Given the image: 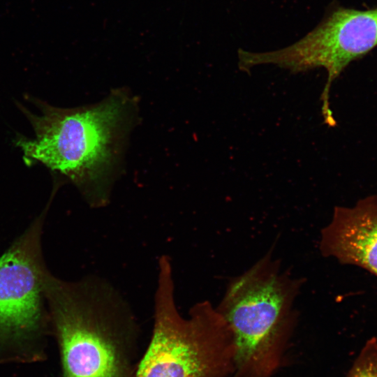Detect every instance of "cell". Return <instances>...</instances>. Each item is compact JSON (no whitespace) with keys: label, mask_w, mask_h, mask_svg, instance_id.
Instances as JSON below:
<instances>
[{"label":"cell","mask_w":377,"mask_h":377,"mask_svg":"<svg viewBox=\"0 0 377 377\" xmlns=\"http://www.w3.org/2000/svg\"><path fill=\"white\" fill-rule=\"evenodd\" d=\"M272 253L231 280L216 307L233 337L232 377H272L296 325L302 280L283 269Z\"/></svg>","instance_id":"cell-3"},{"label":"cell","mask_w":377,"mask_h":377,"mask_svg":"<svg viewBox=\"0 0 377 377\" xmlns=\"http://www.w3.org/2000/svg\"><path fill=\"white\" fill-rule=\"evenodd\" d=\"M346 377H377V339H369L353 362Z\"/></svg>","instance_id":"cell-8"},{"label":"cell","mask_w":377,"mask_h":377,"mask_svg":"<svg viewBox=\"0 0 377 377\" xmlns=\"http://www.w3.org/2000/svg\"><path fill=\"white\" fill-rule=\"evenodd\" d=\"M36 223L0 258V348L22 350L43 326L47 274L39 256Z\"/></svg>","instance_id":"cell-6"},{"label":"cell","mask_w":377,"mask_h":377,"mask_svg":"<svg viewBox=\"0 0 377 377\" xmlns=\"http://www.w3.org/2000/svg\"><path fill=\"white\" fill-rule=\"evenodd\" d=\"M34 103L40 114L19 105L35 133L34 139H17L24 156L66 177L91 207L105 206L136 118L134 97L118 89L90 105L61 108Z\"/></svg>","instance_id":"cell-1"},{"label":"cell","mask_w":377,"mask_h":377,"mask_svg":"<svg viewBox=\"0 0 377 377\" xmlns=\"http://www.w3.org/2000/svg\"><path fill=\"white\" fill-rule=\"evenodd\" d=\"M320 251L325 257L377 276V195H367L353 207L336 206L321 231Z\"/></svg>","instance_id":"cell-7"},{"label":"cell","mask_w":377,"mask_h":377,"mask_svg":"<svg viewBox=\"0 0 377 377\" xmlns=\"http://www.w3.org/2000/svg\"><path fill=\"white\" fill-rule=\"evenodd\" d=\"M170 258L158 260L154 325L136 377H228L234 371L232 332L216 307L196 303L187 318L179 311Z\"/></svg>","instance_id":"cell-4"},{"label":"cell","mask_w":377,"mask_h":377,"mask_svg":"<svg viewBox=\"0 0 377 377\" xmlns=\"http://www.w3.org/2000/svg\"><path fill=\"white\" fill-rule=\"evenodd\" d=\"M377 46V6L354 9L337 6L310 32L284 48L258 52V65L273 64L291 73L325 68L327 80L320 96L324 119L333 116L332 82L353 61Z\"/></svg>","instance_id":"cell-5"},{"label":"cell","mask_w":377,"mask_h":377,"mask_svg":"<svg viewBox=\"0 0 377 377\" xmlns=\"http://www.w3.org/2000/svg\"><path fill=\"white\" fill-rule=\"evenodd\" d=\"M59 345L62 377H136L140 327L128 303L108 281L45 286Z\"/></svg>","instance_id":"cell-2"}]
</instances>
